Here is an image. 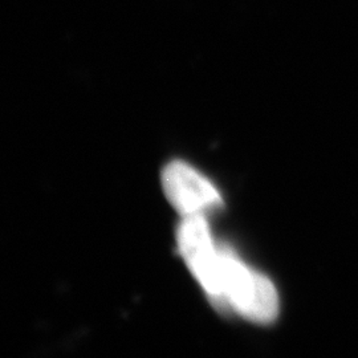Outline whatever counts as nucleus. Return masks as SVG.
Wrapping results in <instances>:
<instances>
[{
	"label": "nucleus",
	"instance_id": "f257e3e1",
	"mask_svg": "<svg viewBox=\"0 0 358 358\" xmlns=\"http://www.w3.org/2000/svg\"><path fill=\"white\" fill-rule=\"evenodd\" d=\"M213 304L256 324H269L279 315L275 285L267 276L248 268L226 247H222L217 294Z\"/></svg>",
	"mask_w": 358,
	"mask_h": 358
},
{
	"label": "nucleus",
	"instance_id": "f03ea898",
	"mask_svg": "<svg viewBox=\"0 0 358 358\" xmlns=\"http://www.w3.org/2000/svg\"><path fill=\"white\" fill-rule=\"evenodd\" d=\"M162 187L182 217L205 215L223 203L217 187L183 161H173L164 169Z\"/></svg>",
	"mask_w": 358,
	"mask_h": 358
}]
</instances>
